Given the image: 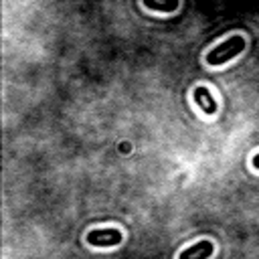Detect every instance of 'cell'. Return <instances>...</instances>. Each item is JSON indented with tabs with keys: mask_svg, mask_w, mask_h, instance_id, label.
<instances>
[{
	"mask_svg": "<svg viewBox=\"0 0 259 259\" xmlns=\"http://www.w3.org/2000/svg\"><path fill=\"white\" fill-rule=\"evenodd\" d=\"M243 49H245V38H243V34H233V36H229L227 40L219 42L214 49H210V51L206 53V65H210V67H221V65H225L227 61H231V59H235L237 55H241Z\"/></svg>",
	"mask_w": 259,
	"mask_h": 259,
	"instance_id": "6da1fadb",
	"label": "cell"
},
{
	"mask_svg": "<svg viewBox=\"0 0 259 259\" xmlns=\"http://www.w3.org/2000/svg\"><path fill=\"white\" fill-rule=\"evenodd\" d=\"M123 241V235L119 229L109 227V229H93L87 233V243L91 247H113Z\"/></svg>",
	"mask_w": 259,
	"mask_h": 259,
	"instance_id": "7a4b0ae2",
	"label": "cell"
},
{
	"mask_svg": "<svg viewBox=\"0 0 259 259\" xmlns=\"http://www.w3.org/2000/svg\"><path fill=\"white\" fill-rule=\"evenodd\" d=\"M192 99H194V103L202 109L204 115H214V113H217V101H214L212 93H210L204 85L194 87V91H192Z\"/></svg>",
	"mask_w": 259,
	"mask_h": 259,
	"instance_id": "3957f363",
	"label": "cell"
},
{
	"mask_svg": "<svg viewBox=\"0 0 259 259\" xmlns=\"http://www.w3.org/2000/svg\"><path fill=\"white\" fill-rule=\"evenodd\" d=\"M214 253V245L206 239L194 243L192 247H186L180 251L178 259H210V255Z\"/></svg>",
	"mask_w": 259,
	"mask_h": 259,
	"instance_id": "277c9868",
	"label": "cell"
},
{
	"mask_svg": "<svg viewBox=\"0 0 259 259\" xmlns=\"http://www.w3.org/2000/svg\"><path fill=\"white\" fill-rule=\"evenodd\" d=\"M146 8L150 10H158V12H174L180 4V0H142Z\"/></svg>",
	"mask_w": 259,
	"mask_h": 259,
	"instance_id": "5b68a950",
	"label": "cell"
},
{
	"mask_svg": "<svg viewBox=\"0 0 259 259\" xmlns=\"http://www.w3.org/2000/svg\"><path fill=\"white\" fill-rule=\"evenodd\" d=\"M251 164H253L255 170H259V154H255V156L251 158Z\"/></svg>",
	"mask_w": 259,
	"mask_h": 259,
	"instance_id": "8992f818",
	"label": "cell"
}]
</instances>
